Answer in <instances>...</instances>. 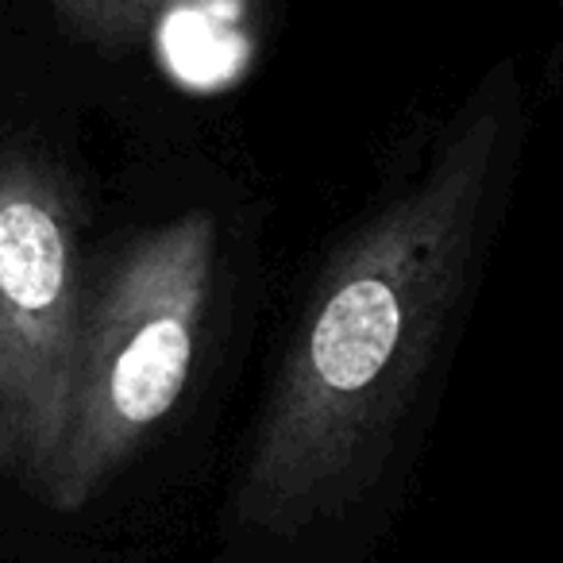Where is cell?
Returning <instances> with one entry per match:
<instances>
[{
  "label": "cell",
  "mask_w": 563,
  "mask_h": 563,
  "mask_svg": "<svg viewBox=\"0 0 563 563\" xmlns=\"http://www.w3.org/2000/svg\"><path fill=\"white\" fill-rule=\"evenodd\" d=\"M220 228L181 212L151 228L86 298L70 417L43 501L81 514L170 417L197 360Z\"/></svg>",
  "instance_id": "2"
},
{
  "label": "cell",
  "mask_w": 563,
  "mask_h": 563,
  "mask_svg": "<svg viewBox=\"0 0 563 563\" xmlns=\"http://www.w3.org/2000/svg\"><path fill=\"white\" fill-rule=\"evenodd\" d=\"M81 317V217L66 174L0 151V478L47 490L70 417Z\"/></svg>",
  "instance_id": "3"
},
{
  "label": "cell",
  "mask_w": 563,
  "mask_h": 563,
  "mask_svg": "<svg viewBox=\"0 0 563 563\" xmlns=\"http://www.w3.org/2000/svg\"><path fill=\"white\" fill-rule=\"evenodd\" d=\"M498 143L478 112L324 274L235 490L243 529L290 537L371 483L460 301Z\"/></svg>",
  "instance_id": "1"
},
{
  "label": "cell",
  "mask_w": 563,
  "mask_h": 563,
  "mask_svg": "<svg viewBox=\"0 0 563 563\" xmlns=\"http://www.w3.org/2000/svg\"><path fill=\"white\" fill-rule=\"evenodd\" d=\"M181 4L189 0H58L63 16L93 40H132L163 12Z\"/></svg>",
  "instance_id": "4"
}]
</instances>
